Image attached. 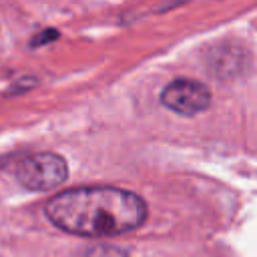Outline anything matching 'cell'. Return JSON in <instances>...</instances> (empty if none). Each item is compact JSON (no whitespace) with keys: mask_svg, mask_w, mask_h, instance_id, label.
Segmentation results:
<instances>
[{"mask_svg":"<svg viewBox=\"0 0 257 257\" xmlns=\"http://www.w3.org/2000/svg\"><path fill=\"white\" fill-rule=\"evenodd\" d=\"M62 231L80 237H112L139 229L147 221V203L116 187H78L54 195L44 207Z\"/></svg>","mask_w":257,"mask_h":257,"instance_id":"1","label":"cell"},{"mask_svg":"<svg viewBox=\"0 0 257 257\" xmlns=\"http://www.w3.org/2000/svg\"><path fill=\"white\" fill-rule=\"evenodd\" d=\"M16 181L30 191H50L68 177L66 161L56 153H30L20 157L14 167Z\"/></svg>","mask_w":257,"mask_h":257,"instance_id":"2","label":"cell"},{"mask_svg":"<svg viewBox=\"0 0 257 257\" xmlns=\"http://www.w3.org/2000/svg\"><path fill=\"white\" fill-rule=\"evenodd\" d=\"M161 102L183 116H193L209 108L211 92L205 84L191 78H177L169 82L161 92Z\"/></svg>","mask_w":257,"mask_h":257,"instance_id":"3","label":"cell"},{"mask_svg":"<svg viewBox=\"0 0 257 257\" xmlns=\"http://www.w3.org/2000/svg\"><path fill=\"white\" fill-rule=\"evenodd\" d=\"M84 257H128L124 251L116 249V247H108V245H98L94 249H90Z\"/></svg>","mask_w":257,"mask_h":257,"instance_id":"4","label":"cell"}]
</instances>
